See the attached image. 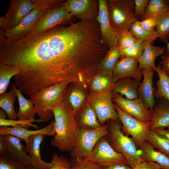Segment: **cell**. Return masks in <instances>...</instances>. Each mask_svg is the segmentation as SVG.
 <instances>
[{
  "label": "cell",
  "instance_id": "obj_1",
  "mask_svg": "<svg viewBox=\"0 0 169 169\" xmlns=\"http://www.w3.org/2000/svg\"><path fill=\"white\" fill-rule=\"evenodd\" d=\"M82 57L80 43L69 24L14 41L0 36V62L20 69L13 78L15 85L30 98L55 84L72 82Z\"/></svg>",
  "mask_w": 169,
  "mask_h": 169
},
{
  "label": "cell",
  "instance_id": "obj_2",
  "mask_svg": "<svg viewBox=\"0 0 169 169\" xmlns=\"http://www.w3.org/2000/svg\"><path fill=\"white\" fill-rule=\"evenodd\" d=\"M53 112L55 134L50 144L61 151L70 152L74 147V134L77 126L73 110L68 101L64 100Z\"/></svg>",
  "mask_w": 169,
  "mask_h": 169
},
{
  "label": "cell",
  "instance_id": "obj_3",
  "mask_svg": "<svg viewBox=\"0 0 169 169\" xmlns=\"http://www.w3.org/2000/svg\"><path fill=\"white\" fill-rule=\"evenodd\" d=\"M6 13L0 18L1 30L4 32L16 26L34 9L40 7L56 8L63 5V0H10Z\"/></svg>",
  "mask_w": 169,
  "mask_h": 169
},
{
  "label": "cell",
  "instance_id": "obj_4",
  "mask_svg": "<svg viewBox=\"0 0 169 169\" xmlns=\"http://www.w3.org/2000/svg\"><path fill=\"white\" fill-rule=\"evenodd\" d=\"M69 83H57L45 88L30 98L33 101L36 114L43 122L54 117L53 110L64 100L66 88Z\"/></svg>",
  "mask_w": 169,
  "mask_h": 169
},
{
  "label": "cell",
  "instance_id": "obj_5",
  "mask_svg": "<svg viewBox=\"0 0 169 169\" xmlns=\"http://www.w3.org/2000/svg\"><path fill=\"white\" fill-rule=\"evenodd\" d=\"M119 120H108L107 137L113 148L123 155L131 166L144 161L141 157L137 146L132 138L125 135Z\"/></svg>",
  "mask_w": 169,
  "mask_h": 169
},
{
  "label": "cell",
  "instance_id": "obj_6",
  "mask_svg": "<svg viewBox=\"0 0 169 169\" xmlns=\"http://www.w3.org/2000/svg\"><path fill=\"white\" fill-rule=\"evenodd\" d=\"M108 134L107 125L95 129L77 126L74 134V147L70 152L72 158L85 159L92 152L99 140Z\"/></svg>",
  "mask_w": 169,
  "mask_h": 169
},
{
  "label": "cell",
  "instance_id": "obj_7",
  "mask_svg": "<svg viewBox=\"0 0 169 169\" xmlns=\"http://www.w3.org/2000/svg\"><path fill=\"white\" fill-rule=\"evenodd\" d=\"M106 3L110 24L117 33L129 30L138 20L134 13V0H106Z\"/></svg>",
  "mask_w": 169,
  "mask_h": 169
},
{
  "label": "cell",
  "instance_id": "obj_8",
  "mask_svg": "<svg viewBox=\"0 0 169 169\" xmlns=\"http://www.w3.org/2000/svg\"><path fill=\"white\" fill-rule=\"evenodd\" d=\"M84 160L91 161L102 167L116 164L128 165L125 156L112 146L106 136L99 140L90 155Z\"/></svg>",
  "mask_w": 169,
  "mask_h": 169
},
{
  "label": "cell",
  "instance_id": "obj_9",
  "mask_svg": "<svg viewBox=\"0 0 169 169\" xmlns=\"http://www.w3.org/2000/svg\"><path fill=\"white\" fill-rule=\"evenodd\" d=\"M113 94L111 90L103 93H88V101L94 109L101 125L110 120H119L113 102Z\"/></svg>",
  "mask_w": 169,
  "mask_h": 169
},
{
  "label": "cell",
  "instance_id": "obj_10",
  "mask_svg": "<svg viewBox=\"0 0 169 169\" xmlns=\"http://www.w3.org/2000/svg\"><path fill=\"white\" fill-rule=\"evenodd\" d=\"M52 8H53L40 7L34 9L15 27L5 32L0 30V34L8 41L20 39L31 33L42 16Z\"/></svg>",
  "mask_w": 169,
  "mask_h": 169
},
{
  "label": "cell",
  "instance_id": "obj_11",
  "mask_svg": "<svg viewBox=\"0 0 169 169\" xmlns=\"http://www.w3.org/2000/svg\"><path fill=\"white\" fill-rule=\"evenodd\" d=\"M119 120L122 125L121 129L131 135L137 146L140 147L146 141L150 130V121L143 122L126 113L114 103Z\"/></svg>",
  "mask_w": 169,
  "mask_h": 169
},
{
  "label": "cell",
  "instance_id": "obj_12",
  "mask_svg": "<svg viewBox=\"0 0 169 169\" xmlns=\"http://www.w3.org/2000/svg\"><path fill=\"white\" fill-rule=\"evenodd\" d=\"M112 100L123 111L137 120L143 122L151 121L152 111L145 107L139 98L129 99L113 92Z\"/></svg>",
  "mask_w": 169,
  "mask_h": 169
},
{
  "label": "cell",
  "instance_id": "obj_13",
  "mask_svg": "<svg viewBox=\"0 0 169 169\" xmlns=\"http://www.w3.org/2000/svg\"><path fill=\"white\" fill-rule=\"evenodd\" d=\"M64 4L47 11L41 18L32 33L47 31L69 23L72 17Z\"/></svg>",
  "mask_w": 169,
  "mask_h": 169
},
{
  "label": "cell",
  "instance_id": "obj_14",
  "mask_svg": "<svg viewBox=\"0 0 169 169\" xmlns=\"http://www.w3.org/2000/svg\"><path fill=\"white\" fill-rule=\"evenodd\" d=\"M96 19L99 23L102 38L109 49L117 45L118 33L112 27L109 19L106 0H99Z\"/></svg>",
  "mask_w": 169,
  "mask_h": 169
},
{
  "label": "cell",
  "instance_id": "obj_15",
  "mask_svg": "<svg viewBox=\"0 0 169 169\" xmlns=\"http://www.w3.org/2000/svg\"><path fill=\"white\" fill-rule=\"evenodd\" d=\"M69 13L80 20L96 18L98 12L96 0H67L64 3Z\"/></svg>",
  "mask_w": 169,
  "mask_h": 169
},
{
  "label": "cell",
  "instance_id": "obj_16",
  "mask_svg": "<svg viewBox=\"0 0 169 169\" xmlns=\"http://www.w3.org/2000/svg\"><path fill=\"white\" fill-rule=\"evenodd\" d=\"M111 76L114 83L127 77L141 81L142 71L139 67L137 59L121 56L114 67Z\"/></svg>",
  "mask_w": 169,
  "mask_h": 169
},
{
  "label": "cell",
  "instance_id": "obj_17",
  "mask_svg": "<svg viewBox=\"0 0 169 169\" xmlns=\"http://www.w3.org/2000/svg\"><path fill=\"white\" fill-rule=\"evenodd\" d=\"M88 90L79 82L69 83L66 88L64 100L70 105L75 116L88 102Z\"/></svg>",
  "mask_w": 169,
  "mask_h": 169
},
{
  "label": "cell",
  "instance_id": "obj_18",
  "mask_svg": "<svg viewBox=\"0 0 169 169\" xmlns=\"http://www.w3.org/2000/svg\"><path fill=\"white\" fill-rule=\"evenodd\" d=\"M7 154L11 158L26 166L33 163L24 150L25 145L20 139L11 135H3Z\"/></svg>",
  "mask_w": 169,
  "mask_h": 169
},
{
  "label": "cell",
  "instance_id": "obj_19",
  "mask_svg": "<svg viewBox=\"0 0 169 169\" xmlns=\"http://www.w3.org/2000/svg\"><path fill=\"white\" fill-rule=\"evenodd\" d=\"M54 120L46 126L36 130H30L27 128L12 127H0V135H11L24 140L25 142L30 137L36 135L53 136L55 134L54 128Z\"/></svg>",
  "mask_w": 169,
  "mask_h": 169
},
{
  "label": "cell",
  "instance_id": "obj_20",
  "mask_svg": "<svg viewBox=\"0 0 169 169\" xmlns=\"http://www.w3.org/2000/svg\"><path fill=\"white\" fill-rule=\"evenodd\" d=\"M142 80L138 89V97L147 109L153 111L155 106L154 90L153 85L154 71L142 70Z\"/></svg>",
  "mask_w": 169,
  "mask_h": 169
},
{
  "label": "cell",
  "instance_id": "obj_21",
  "mask_svg": "<svg viewBox=\"0 0 169 169\" xmlns=\"http://www.w3.org/2000/svg\"><path fill=\"white\" fill-rule=\"evenodd\" d=\"M46 135H36L30 137L25 142L24 150L29 156L33 164V166L42 169H48L51 166L50 162L43 161L40 154L41 145Z\"/></svg>",
  "mask_w": 169,
  "mask_h": 169
},
{
  "label": "cell",
  "instance_id": "obj_22",
  "mask_svg": "<svg viewBox=\"0 0 169 169\" xmlns=\"http://www.w3.org/2000/svg\"><path fill=\"white\" fill-rule=\"evenodd\" d=\"M165 53L164 47L155 46L149 42H144L143 53L137 59L139 68L142 71L147 69L156 71V59L157 57L164 55Z\"/></svg>",
  "mask_w": 169,
  "mask_h": 169
},
{
  "label": "cell",
  "instance_id": "obj_23",
  "mask_svg": "<svg viewBox=\"0 0 169 169\" xmlns=\"http://www.w3.org/2000/svg\"><path fill=\"white\" fill-rule=\"evenodd\" d=\"M141 82L131 78H123L113 84L111 90L128 99L137 98H138V89Z\"/></svg>",
  "mask_w": 169,
  "mask_h": 169
},
{
  "label": "cell",
  "instance_id": "obj_24",
  "mask_svg": "<svg viewBox=\"0 0 169 169\" xmlns=\"http://www.w3.org/2000/svg\"><path fill=\"white\" fill-rule=\"evenodd\" d=\"M139 154L144 160L155 162L159 165L161 169H169V157L154 149L147 141L139 147Z\"/></svg>",
  "mask_w": 169,
  "mask_h": 169
},
{
  "label": "cell",
  "instance_id": "obj_25",
  "mask_svg": "<svg viewBox=\"0 0 169 169\" xmlns=\"http://www.w3.org/2000/svg\"><path fill=\"white\" fill-rule=\"evenodd\" d=\"M169 126V103L161 102L155 106L150 121V130L167 128Z\"/></svg>",
  "mask_w": 169,
  "mask_h": 169
},
{
  "label": "cell",
  "instance_id": "obj_26",
  "mask_svg": "<svg viewBox=\"0 0 169 169\" xmlns=\"http://www.w3.org/2000/svg\"><path fill=\"white\" fill-rule=\"evenodd\" d=\"M75 118L78 126L95 129L102 126L99 122L94 109L88 101Z\"/></svg>",
  "mask_w": 169,
  "mask_h": 169
},
{
  "label": "cell",
  "instance_id": "obj_27",
  "mask_svg": "<svg viewBox=\"0 0 169 169\" xmlns=\"http://www.w3.org/2000/svg\"><path fill=\"white\" fill-rule=\"evenodd\" d=\"M12 85L15 90L19 104L18 110L17 113L18 119L24 120L35 119V116L37 114L33 101L30 98H25L21 91L15 84L12 83Z\"/></svg>",
  "mask_w": 169,
  "mask_h": 169
},
{
  "label": "cell",
  "instance_id": "obj_28",
  "mask_svg": "<svg viewBox=\"0 0 169 169\" xmlns=\"http://www.w3.org/2000/svg\"><path fill=\"white\" fill-rule=\"evenodd\" d=\"M121 57L120 49L117 45L109 49L99 65V72L111 76L114 67Z\"/></svg>",
  "mask_w": 169,
  "mask_h": 169
},
{
  "label": "cell",
  "instance_id": "obj_29",
  "mask_svg": "<svg viewBox=\"0 0 169 169\" xmlns=\"http://www.w3.org/2000/svg\"><path fill=\"white\" fill-rule=\"evenodd\" d=\"M113 84L111 76L99 72L91 79L88 88L89 92L103 93L111 90Z\"/></svg>",
  "mask_w": 169,
  "mask_h": 169
},
{
  "label": "cell",
  "instance_id": "obj_30",
  "mask_svg": "<svg viewBox=\"0 0 169 169\" xmlns=\"http://www.w3.org/2000/svg\"><path fill=\"white\" fill-rule=\"evenodd\" d=\"M16 97V94L12 85L9 92L0 95V107L5 112L8 119H17V113L14 107Z\"/></svg>",
  "mask_w": 169,
  "mask_h": 169
},
{
  "label": "cell",
  "instance_id": "obj_31",
  "mask_svg": "<svg viewBox=\"0 0 169 169\" xmlns=\"http://www.w3.org/2000/svg\"><path fill=\"white\" fill-rule=\"evenodd\" d=\"M156 71L158 79L156 83V90L154 92L155 97L159 99H165L169 103V76L159 64Z\"/></svg>",
  "mask_w": 169,
  "mask_h": 169
},
{
  "label": "cell",
  "instance_id": "obj_32",
  "mask_svg": "<svg viewBox=\"0 0 169 169\" xmlns=\"http://www.w3.org/2000/svg\"><path fill=\"white\" fill-rule=\"evenodd\" d=\"M20 69L0 62V95L5 93L12 77L19 74Z\"/></svg>",
  "mask_w": 169,
  "mask_h": 169
},
{
  "label": "cell",
  "instance_id": "obj_33",
  "mask_svg": "<svg viewBox=\"0 0 169 169\" xmlns=\"http://www.w3.org/2000/svg\"><path fill=\"white\" fill-rule=\"evenodd\" d=\"M169 10V0H150L142 21L148 18L158 16Z\"/></svg>",
  "mask_w": 169,
  "mask_h": 169
},
{
  "label": "cell",
  "instance_id": "obj_34",
  "mask_svg": "<svg viewBox=\"0 0 169 169\" xmlns=\"http://www.w3.org/2000/svg\"><path fill=\"white\" fill-rule=\"evenodd\" d=\"M146 141L158 151L169 157V140L164 136L154 131L149 130Z\"/></svg>",
  "mask_w": 169,
  "mask_h": 169
},
{
  "label": "cell",
  "instance_id": "obj_35",
  "mask_svg": "<svg viewBox=\"0 0 169 169\" xmlns=\"http://www.w3.org/2000/svg\"><path fill=\"white\" fill-rule=\"evenodd\" d=\"M129 30L138 40L144 42H149L152 44L160 37L156 30L149 32L143 28L140 25L138 20L132 24Z\"/></svg>",
  "mask_w": 169,
  "mask_h": 169
},
{
  "label": "cell",
  "instance_id": "obj_36",
  "mask_svg": "<svg viewBox=\"0 0 169 169\" xmlns=\"http://www.w3.org/2000/svg\"><path fill=\"white\" fill-rule=\"evenodd\" d=\"M155 29L161 41L167 44L169 40V10L160 15Z\"/></svg>",
  "mask_w": 169,
  "mask_h": 169
},
{
  "label": "cell",
  "instance_id": "obj_37",
  "mask_svg": "<svg viewBox=\"0 0 169 169\" xmlns=\"http://www.w3.org/2000/svg\"><path fill=\"white\" fill-rule=\"evenodd\" d=\"M34 122H40L43 121L39 119L38 120L32 119L28 120H23L0 118V127L11 126L12 127L26 128L33 127L38 129V126L33 124V123Z\"/></svg>",
  "mask_w": 169,
  "mask_h": 169
},
{
  "label": "cell",
  "instance_id": "obj_38",
  "mask_svg": "<svg viewBox=\"0 0 169 169\" xmlns=\"http://www.w3.org/2000/svg\"><path fill=\"white\" fill-rule=\"evenodd\" d=\"M144 48V42L139 40L127 48L120 49L121 56L137 59L143 53Z\"/></svg>",
  "mask_w": 169,
  "mask_h": 169
},
{
  "label": "cell",
  "instance_id": "obj_39",
  "mask_svg": "<svg viewBox=\"0 0 169 169\" xmlns=\"http://www.w3.org/2000/svg\"><path fill=\"white\" fill-rule=\"evenodd\" d=\"M138 40L129 30H125L118 33L117 45L120 49L127 48Z\"/></svg>",
  "mask_w": 169,
  "mask_h": 169
},
{
  "label": "cell",
  "instance_id": "obj_40",
  "mask_svg": "<svg viewBox=\"0 0 169 169\" xmlns=\"http://www.w3.org/2000/svg\"><path fill=\"white\" fill-rule=\"evenodd\" d=\"M50 162L51 166L48 169H72L70 161L57 152L53 155Z\"/></svg>",
  "mask_w": 169,
  "mask_h": 169
},
{
  "label": "cell",
  "instance_id": "obj_41",
  "mask_svg": "<svg viewBox=\"0 0 169 169\" xmlns=\"http://www.w3.org/2000/svg\"><path fill=\"white\" fill-rule=\"evenodd\" d=\"M26 166L15 160L7 154L0 156V169H25Z\"/></svg>",
  "mask_w": 169,
  "mask_h": 169
},
{
  "label": "cell",
  "instance_id": "obj_42",
  "mask_svg": "<svg viewBox=\"0 0 169 169\" xmlns=\"http://www.w3.org/2000/svg\"><path fill=\"white\" fill-rule=\"evenodd\" d=\"M70 162L72 169H103L102 167L90 161L72 158Z\"/></svg>",
  "mask_w": 169,
  "mask_h": 169
},
{
  "label": "cell",
  "instance_id": "obj_43",
  "mask_svg": "<svg viewBox=\"0 0 169 169\" xmlns=\"http://www.w3.org/2000/svg\"><path fill=\"white\" fill-rule=\"evenodd\" d=\"M160 16L151 17L142 21H139V24L146 30L149 32L155 31L156 30L155 28L158 23Z\"/></svg>",
  "mask_w": 169,
  "mask_h": 169
},
{
  "label": "cell",
  "instance_id": "obj_44",
  "mask_svg": "<svg viewBox=\"0 0 169 169\" xmlns=\"http://www.w3.org/2000/svg\"><path fill=\"white\" fill-rule=\"evenodd\" d=\"M150 0H134V13L137 18L144 15Z\"/></svg>",
  "mask_w": 169,
  "mask_h": 169
},
{
  "label": "cell",
  "instance_id": "obj_45",
  "mask_svg": "<svg viewBox=\"0 0 169 169\" xmlns=\"http://www.w3.org/2000/svg\"><path fill=\"white\" fill-rule=\"evenodd\" d=\"M131 167L132 169H161V166L157 163L145 160L137 163Z\"/></svg>",
  "mask_w": 169,
  "mask_h": 169
},
{
  "label": "cell",
  "instance_id": "obj_46",
  "mask_svg": "<svg viewBox=\"0 0 169 169\" xmlns=\"http://www.w3.org/2000/svg\"><path fill=\"white\" fill-rule=\"evenodd\" d=\"M159 65L162 69L169 76V56L166 54L162 55L161 60Z\"/></svg>",
  "mask_w": 169,
  "mask_h": 169
},
{
  "label": "cell",
  "instance_id": "obj_47",
  "mask_svg": "<svg viewBox=\"0 0 169 169\" xmlns=\"http://www.w3.org/2000/svg\"><path fill=\"white\" fill-rule=\"evenodd\" d=\"M103 167V169H132L130 165L124 164H116Z\"/></svg>",
  "mask_w": 169,
  "mask_h": 169
},
{
  "label": "cell",
  "instance_id": "obj_48",
  "mask_svg": "<svg viewBox=\"0 0 169 169\" xmlns=\"http://www.w3.org/2000/svg\"><path fill=\"white\" fill-rule=\"evenodd\" d=\"M7 154L3 136L0 135V156H4Z\"/></svg>",
  "mask_w": 169,
  "mask_h": 169
},
{
  "label": "cell",
  "instance_id": "obj_49",
  "mask_svg": "<svg viewBox=\"0 0 169 169\" xmlns=\"http://www.w3.org/2000/svg\"><path fill=\"white\" fill-rule=\"evenodd\" d=\"M157 133L166 137L169 140V128H160L154 130Z\"/></svg>",
  "mask_w": 169,
  "mask_h": 169
},
{
  "label": "cell",
  "instance_id": "obj_50",
  "mask_svg": "<svg viewBox=\"0 0 169 169\" xmlns=\"http://www.w3.org/2000/svg\"><path fill=\"white\" fill-rule=\"evenodd\" d=\"M166 44V48L165 49L166 54L168 56H169V42Z\"/></svg>",
  "mask_w": 169,
  "mask_h": 169
},
{
  "label": "cell",
  "instance_id": "obj_51",
  "mask_svg": "<svg viewBox=\"0 0 169 169\" xmlns=\"http://www.w3.org/2000/svg\"><path fill=\"white\" fill-rule=\"evenodd\" d=\"M25 169H42L41 168H36L31 165L27 166Z\"/></svg>",
  "mask_w": 169,
  "mask_h": 169
},
{
  "label": "cell",
  "instance_id": "obj_52",
  "mask_svg": "<svg viewBox=\"0 0 169 169\" xmlns=\"http://www.w3.org/2000/svg\"><path fill=\"white\" fill-rule=\"evenodd\" d=\"M169 128V127H168V128Z\"/></svg>",
  "mask_w": 169,
  "mask_h": 169
}]
</instances>
